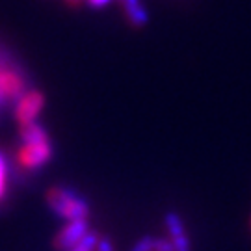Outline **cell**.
Wrapping results in <instances>:
<instances>
[{
	"mask_svg": "<svg viewBox=\"0 0 251 251\" xmlns=\"http://www.w3.org/2000/svg\"><path fill=\"white\" fill-rule=\"evenodd\" d=\"M47 205L58 218L67 222L88 220L90 216L88 199L69 186H52L47 192Z\"/></svg>",
	"mask_w": 251,
	"mask_h": 251,
	"instance_id": "1",
	"label": "cell"
},
{
	"mask_svg": "<svg viewBox=\"0 0 251 251\" xmlns=\"http://www.w3.org/2000/svg\"><path fill=\"white\" fill-rule=\"evenodd\" d=\"M54 149L52 144H37V145H21V149L17 152L19 164L28 171H36L39 168H43L47 162L52 158Z\"/></svg>",
	"mask_w": 251,
	"mask_h": 251,
	"instance_id": "2",
	"label": "cell"
},
{
	"mask_svg": "<svg viewBox=\"0 0 251 251\" xmlns=\"http://www.w3.org/2000/svg\"><path fill=\"white\" fill-rule=\"evenodd\" d=\"M90 224L88 220H75V222H67L60 229V233L54 238V250L58 251H69L73 250L76 244L80 242L86 234L90 233Z\"/></svg>",
	"mask_w": 251,
	"mask_h": 251,
	"instance_id": "3",
	"label": "cell"
},
{
	"mask_svg": "<svg viewBox=\"0 0 251 251\" xmlns=\"http://www.w3.org/2000/svg\"><path fill=\"white\" fill-rule=\"evenodd\" d=\"M45 106V97L39 91H30L26 95H23L19 99L17 106H15V117H17L19 125H28L37 121L39 112Z\"/></svg>",
	"mask_w": 251,
	"mask_h": 251,
	"instance_id": "4",
	"label": "cell"
},
{
	"mask_svg": "<svg viewBox=\"0 0 251 251\" xmlns=\"http://www.w3.org/2000/svg\"><path fill=\"white\" fill-rule=\"evenodd\" d=\"M166 229L170 234V240L173 242L177 251H192V244L184 229V222L177 212H168L166 214Z\"/></svg>",
	"mask_w": 251,
	"mask_h": 251,
	"instance_id": "5",
	"label": "cell"
},
{
	"mask_svg": "<svg viewBox=\"0 0 251 251\" xmlns=\"http://www.w3.org/2000/svg\"><path fill=\"white\" fill-rule=\"evenodd\" d=\"M19 136H21V145H37L50 142V136L47 132V128L37 121L21 126Z\"/></svg>",
	"mask_w": 251,
	"mask_h": 251,
	"instance_id": "6",
	"label": "cell"
},
{
	"mask_svg": "<svg viewBox=\"0 0 251 251\" xmlns=\"http://www.w3.org/2000/svg\"><path fill=\"white\" fill-rule=\"evenodd\" d=\"M119 2L123 4L125 15L132 26L142 28L149 23V13H147V9L140 0H119Z\"/></svg>",
	"mask_w": 251,
	"mask_h": 251,
	"instance_id": "7",
	"label": "cell"
},
{
	"mask_svg": "<svg viewBox=\"0 0 251 251\" xmlns=\"http://www.w3.org/2000/svg\"><path fill=\"white\" fill-rule=\"evenodd\" d=\"M99 240H100V234L95 233V231H90V233L82 238L80 242L76 244V246L69 251H97Z\"/></svg>",
	"mask_w": 251,
	"mask_h": 251,
	"instance_id": "8",
	"label": "cell"
},
{
	"mask_svg": "<svg viewBox=\"0 0 251 251\" xmlns=\"http://www.w3.org/2000/svg\"><path fill=\"white\" fill-rule=\"evenodd\" d=\"M6 184H8V162L0 152V201L6 196Z\"/></svg>",
	"mask_w": 251,
	"mask_h": 251,
	"instance_id": "9",
	"label": "cell"
},
{
	"mask_svg": "<svg viewBox=\"0 0 251 251\" xmlns=\"http://www.w3.org/2000/svg\"><path fill=\"white\" fill-rule=\"evenodd\" d=\"M130 251H154V236H142L140 240H136Z\"/></svg>",
	"mask_w": 251,
	"mask_h": 251,
	"instance_id": "10",
	"label": "cell"
},
{
	"mask_svg": "<svg viewBox=\"0 0 251 251\" xmlns=\"http://www.w3.org/2000/svg\"><path fill=\"white\" fill-rule=\"evenodd\" d=\"M154 251H177L170 238H154Z\"/></svg>",
	"mask_w": 251,
	"mask_h": 251,
	"instance_id": "11",
	"label": "cell"
},
{
	"mask_svg": "<svg viewBox=\"0 0 251 251\" xmlns=\"http://www.w3.org/2000/svg\"><path fill=\"white\" fill-rule=\"evenodd\" d=\"M97 251H114V244H112V240H110L108 236H100Z\"/></svg>",
	"mask_w": 251,
	"mask_h": 251,
	"instance_id": "12",
	"label": "cell"
},
{
	"mask_svg": "<svg viewBox=\"0 0 251 251\" xmlns=\"http://www.w3.org/2000/svg\"><path fill=\"white\" fill-rule=\"evenodd\" d=\"M110 2H112V0H88V4H90L91 8H95V9L106 8Z\"/></svg>",
	"mask_w": 251,
	"mask_h": 251,
	"instance_id": "13",
	"label": "cell"
},
{
	"mask_svg": "<svg viewBox=\"0 0 251 251\" xmlns=\"http://www.w3.org/2000/svg\"><path fill=\"white\" fill-rule=\"evenodd\" d=\"M67 2H69V4H71V6H78V4H80L82 0H67Z\"/></svg>",
	"mask_w": 251,
	"mask_h": 251,
	"instance_id": "14",
	"label": "cell"
}]
</instances>
